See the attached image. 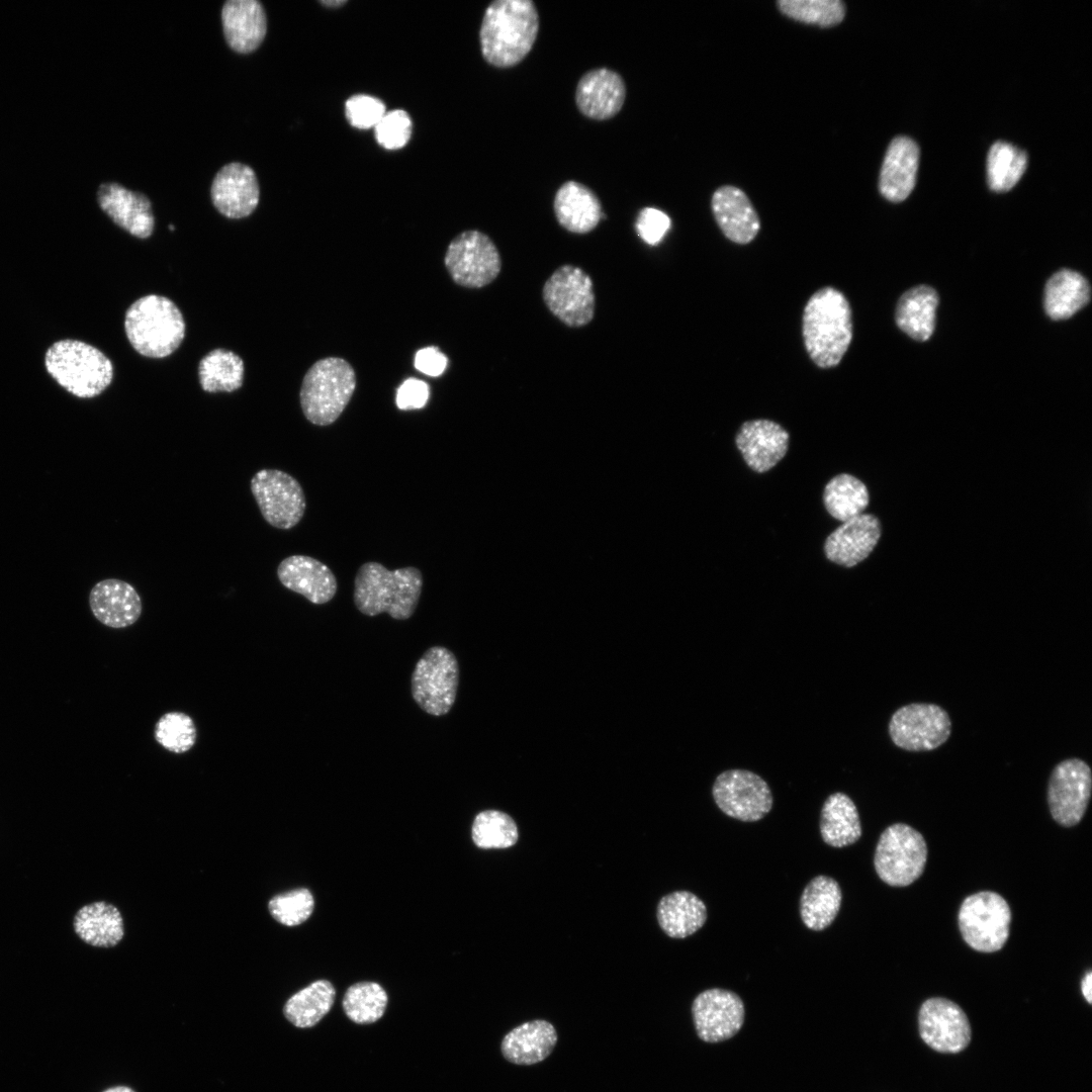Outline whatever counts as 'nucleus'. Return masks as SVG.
<instances>
[{
    "label": "nucleus",
    "mask_w": 1092,
    "mask_h": 1092,
    "mask_svg": "<svg viewBox=\"0 0 1092 1092\" xmlns=\"http://www.w3.org/2000/svg\"><path fill=\"white\" fill-rule=\"evenodd\" d=\"M539 24V13L531 0L491 2L479 30L484 60L497 68L518 65L532 50Z\"/></svg>",
    "instance_id": "f257e3e1"
},
{
    "label": "nucleus",
    "mask_w": 1092,
    "mask_h": 1092,
    "mask_svg": "<svg viewBox=\"0 0 1092 1092\" xmlns=\"http://www.w3.org/2000/svg\"><path fill=\"white\" fill-rule=\"evenodd\" d=\"M806 351L820 368L837 366L852 339L851 308L842 292L826 286L807 301L802 317Z\"/></svg>",
    "instance_id": "f03ea898"
},
{
    "label": "nucleus",
    "mask_w": 1092,
    "mask_h": 1092,
    "mask_svg": "<svg viewBox=\"0 0 1092 1092\" xmlns=\"http://www.w3.org/2000/svg\"><path fill=\"white\" fill-rule=\"evenodd\" d=\"M423 587V575L414 566L388 570L370 561L358 569L354 581V603L366 616L387 613L396 620H406L415 613Z\"/></svg>",
    "instance_id": "7ed1b4c3"
},
{
    "label": "nucleus",
    "mask_w": 1092,
    "mask_h": 1092,
    "mask_svg": "<svg viewBox=\"0 0 1092 1092\" xmlns=\"http://www.w3.org/2000/svg\"><path fill=\"white\" fill-rule=\"evenodd\" d=\"M43 363L49 375L79 398L101 394L114 375L113 364L102 351L75 339L54 342L44 353Z\"/></svg>",
    "instance_id": "20e7f679"
},
{
    "label": "nucleus",
    "mask_w": 1092,
    "mask_h": 1092,
    "mask_svg": "<svg viewBox=\"0 0 1092 1092\" xmlns=\"http://www.w3.org/2000/svg\"><path fill=\"white\" fill-rule=\"evenodd\" d=\"M124 331L131 347L149 358L173 354L185 337L181 310L169 298L149 294L136 299L126 310Z\"/></svg>",
    "instance_id": "39448f33"
},
{
    "label": "nucleus",
    "mask_w": 1092,
    "mask_h": 1092,
    "mask_svg": "<svg viewBox=\"0 0 1092 1092\" xmlns=\"http://www.w3.org/2000/svg\"><path fill=\"white\" fill-rule=\"evenodd\" d=\"M356 373L343 358L327 357L306 371L299 400L305 419L316 426H329L346 408L356 389Z\"/></svg>",
    "instance_id": "423d86ee"
},
{
    "label": "nucleus",
    "mask_w": 1092,
    "mask_h": 1092,
    "mask_svg": "<svg viewBox=\"0 0 1092 1092\" xmlns=\"http://www.w3.org/2000/svg\"><path fill=\"white\" fill-rule=\"evenodd\" d=\"M927 844L922 834L905 823L888 826L880 835L874 866L879 878L892 887H906L923 873Z\"/></svg>",
    "instance_id": "0eeeda50"
},
{
    "label": "nucleus",
    "mask_w": 1092,
    "mask_h": 1092,
    "mask_svg": "<svg viewBox=\"0 0 1092 1092\" xmlns=\"http://www.w3.org/2000/svg\"><path fill=\"white\" fill-rule=\"evenodd\" d=\"M1011 910L998 893L982 891L968 896L958 913L965 942L980 952L1000 950L1009 937Z\"/></svg>",
    "instance_id": "6e6552de"
},
{
    "label": "nucleus",
    "mask_w": 1092,
    "mask_h": 1092,
    "mask_svg": "<svg viewBox=\"0 0 1092 1092\" xmlns=\"http://www.w3.org/2000/svg\"><path fill=\"white\" fill-rule=\"evenodd\" d=\"M458 684L459 666L453 652L433 646L423 654L413 671V698L426 713L442 716L453 707Z\"/></svg>",
    "instance_id": "1a4fd4ad"
},
{
    "label": "nucleus",
    "mask_w": 1092,
    "mask_h": 1092,
    "mask_svg": "<svg viewBox=\"0 0 1092 1092\" xmlns=\"http://www.w3.org/2000/svg\"><path fill=\"white\" fill-rule=\"evenodd\" d=\"M444 264L451 279L465 288L484 287L502 270L497 247L487 235L476 230L465 231L450 242Z\"/></svg>",
    "instance_id": "9d476101"
},
{
    "label": "nucleus",
    "mask_w": 1092,
    "mask_h": 1092,
    "mask_svg": "<svg viewBox=\"0 0 1092 1092\" xmlns=\"http://www.w3.org/2000/svg\"><path fill=\"white\" fill-rule=\"evenodd\" d=\"M542 296L549 311L570 328L586 326L595 316L593 280L577 266L558 267L545 281Z\"/></svg>",
    "instance_id": "9b49d317"
},
{
    "label": "nucleus",
    "mask_w": 1092,
    "mask_h": 1092,
    "mask_svg": "<svg viewBox=\"0 0 1092 1092\" xmlns=\"http://www.w3.org/2000/svg\"><path fill=\"white\" fill-rule=\"evenodd\" d=\"M250 488L261 515L272 527L288 530L303 518L305 494L298 480L289 473L261 469L251 478Z\"/></svg>",
    "instance_id": "f8f14e48"
},
{
    "label": "nucleus",
    "mask_w": 1092,
    "mask_h": 1092,
    "mask_svg": "<svg viewBox=\"0 0 1092 1092\" xmlns=\"http://www.w3.org/2000/svg\"><path fill=\"white\" fill-rule=\"evenodd\" d=\"M947 712L936 704L912 703L894 712L889 722L893 743L908 751H928L941 746L950 736Z\"/></svg>",
    "instance_id": "ddd939ff"
},
{
    "label": "nucleus",
    "mask_w": 1092,
    "mask_h": 1092,
    "mask_svg": "<svg viewBox=\"0 0 1092 1092\" xmlns=\"http://www.w3.org/2000/svg\"><path fill=\"white\" fill-rule=\"evenodd\" d=\"M712 795L724 814L744 822L762 819L774 803L766 782L746 769L734 768L721 772L714 782Z\"/></svg>",
    "instance_id": "4468645a"
},
{
    "label": "nucleus",
    "mask_w": 1092,
    "mask_h": 1092,
    "mask_svg": "<svg viewBox=\"0 0 1092 1092\" xmlns=\"http://www.w3.org/2000/svg\"><path fill=\"white\" fill-rule=\"evenodd\" d=\"M1091 769L1080 758L1058 763L1048 786V804L1053 819L1064 827L1077 825L1083 818L1091 796Z\"/></svg>",
    "instance_id": "2eb2a0df"
},
{
    "label": "nucleus",
    "mask_w": 1092,
    "mask_h": 1092,
    "mask_svg": "<svg viewBox=\"0 0 1092 1092\" xmlns=\"http://www.w3.org/2000/svg\"><path fill=\"white\" fill-rule=\"evenodd\" d=\"M698 1036L706 1042H720L734 1036L745 1017L741 998L730 990L712 988L700 993L692 1005Z\"/></svg>",
    "instance_id": "dca6fc26"
},
{
    "label": "nucleus",
    "mask_w": 1092,
    "mask_h": 1092,
    "mask_svg": "<svg viewBox=\"0 0 1092 1092\" xmlns=\"http://www.w3.org/2000/svg\"><path fill=\"white\" fill-rule=\"evenodd\" d=\"M918 1026L923 1041L940 1053L963 1051L972 1036L966 1013L946 998L933 997L924 1001L918 1014Z\"/></svg>",
    "instance_id": "f3484780"
},
{
    "label": "nucleus",
    "mask_w": 1092,
    "mask_h": 1092,
    "mask_svg": "<svg viewBox=\"0 0 1092 1092\" xmlns=\"http://www.w3.org/2000/svg\"><path fill=\"white\" fill-rule=\"evenodd\" d=\"M210 197L213 206L223 216L235 219L249 216L260 200L256 173L240 162L224 165L212 180Z\"/></svg>",
    "instance_id": "a211bd4d"
},
{
    "label": "nucleus",
    "mask_w": 1092,
    "mask_h": 1092,
    "mask_svg": "<svg viewBox=\"0 0 1092 1092\" xmlns=\"http://www.w3.org/2000/svg\"><path fill=\"white\" fill-rule=\"evenodd\" d=\"M97 202L115 224L131 236L148 239L153 234L152 203L144 193L126 189L116 182H105L97 190Z\"/></svg>",
    "instance_id": "6ab92c4d"
},
{
    "label": "nucleus",
    "mask_w": 1092,
    "mask_h": 1092,
    "mask_svg": "<svg viewBox=\"0 0 1092 1092\" xmlns=\"http://www.w3.org/2000/svg\"><path fill=\"white\" fill-rule=\"evenodd\" d=\"M789 440L790 435L785 428L762 419L744 422L735 437L745 463L758 473L768 471L785 457Z\"/></svg>",
    "instance_id": "aec40b11"
},
{
    "label": "nucleus",
    "mask_w": 1092,
    "mask_h": 1092,
    "mask_svg": "<svg viewBox=\"0 0 1092 1092\" xmlns=\"http://www.w3.org/2000/svg\"><path fill=\"white\" fill-rule=\"evenodd\" d=\"M881 534L879 519L872 514H860L843 522L829 534L824 543V553L835 564L855 566L873 552Z\"/></svg>",
    "instance_id": "412c9836"
},
{
    "label": "nucleus",
    "mask_w": 1092,
    "mask_h": 1092,
    "mask_svg": "<svg viewBox=\"0 0 1092 1092\" xmlns=\"http://www.w3.org/2000/svg\"><path fill=\"white\" fill-rule=\"evenodd\" d=\"M626 86L623 78L608 68L586 72L575 89L578 110L586 117L606 120L614 117L623 107Z\"/></svg>",
    "instance_id": "4be33fe9"
},
{
    "label": "nucleus",
    "mask_w": 1092,
    "mask_h": 1092,
    "mask_svg": "<svg viewBox=\"0 0 1092 1092\" xmlns=\"http://www.w3.org/2000/svg\"><path fill=\"white\" fill-rule=\"evenodd\" d=\"M89 606L100 623L113 629L133 625L143 611L136 589L130 583L117 578L96 582L89 594Z\"/></svg>",
    "instance_id": "5701e85b"
},
{
    "label": "nucleus",
    "mask_w": 1092,
    "mask_h": 1092,
    "mask_svg": "<svg viewBox=\"0 0 1092 1092\" xmlns=\"http://www.w3.org/2000/svg\"><path fill=\"white\" fill-rule=\"evenodd\" d=\"M277 576L286 588L316 605L330 602L338 589L333 571L320 560L306 555L284 558L277 567Z\"/></svg>",
    "instance_id": "b1692460"
},
{
    "label": "nucleus",
    "mask_w": 1092,
    "mask_h": 1092,
    "mask_svg": "<svg viewBox=\"0 0 1092 1092\" xmlns=\"http://www.w3.org/2000/svg\"><path fill=\"white\" fill-rule=\"evenodd\" d=\"M712 211L724 236L733 243H750L759 232V217L747 197L732 185L719 187L711 200Z\"/></svg>",
    "instance_id": "393cba45"
},
{
    "label": "nucleus",
    "mask_w": 1092,
    "mask_h": 1092,
    "mask_svg": "<svg viewBox=\"0 0 1092 1092\" xmlns=\"http://www.w3.org/2000/svg\"><path fill=\"white\" fill-rule=\"evenodd\" d=\"M221 23L226 43L239 54L256 51L267 32V16L257 0H228L221 8Z\"/></svg>",
    "instance_id": "a878e982"
},
{
    "label": "nucleus",
    "mask_w": 1092,
    "mask_h": 1092,
    "mask_svg": "<svg viewBox=\"0 0 1092 1092\" xmlns=\"http://www.w3.org/2000/svg\"><path fill=\"white\" fill-rule=\"evenodd\" d=\"M919 163V148L907 136H896L889 145L879 178L880 193L889 201L901 202L912 192Z\"/></svg>",
    "instance_id": "bb28decb"
},
{
    "label": "nucleus",
    "mask_w": 1092,
    "mask_h": 1092,
    "mask_svg": "<svg viewBox=\"0 0 1092 1092\" xmlns=\"http://www.w3.org/2000/svg\"><path fill=\"white\" fill-rule=\"evenodd\" d=\"M553 209L558 223L578 235L595 230L603 216L602 205L595 192L572 180L563 183L557 190Z\"/></svg>",
    "instance_id": "cd10ccee"
},
{
    "label": "nucleus",
    "mask_w": 1092,
    "mask_h": 1092,
    "mask_svg": "<svg viewBox=\"0 0 1092 1092\" xmlns=\"http://www.w3.org/2000/svg\"><path fill=\"white\" fill-rule=\"evenodd\" d=\"M557 1041L554 1026L542 1019L522 1023L508 1032L500 1044L505 1059L517 1065H534L545 1060Z\"/></svg>",
    "instance_id": "c85d7f7f"
},
{
    "label": "nucleus",
    "mask_w": 1092,
    "mask_h": 1092,
    "mask_svg": "<svg viewBox=\"0 0 1092 1092\" xmlns=\"http://www.w3.org/2000/svg\"><path fill=\"white\" fill-rule=\"evenodd\" d=\"M76 934L92 946L112 947L124 935L123 919L119 910L105 901L87 904L80 908L73 921Z\"/></svg>",
    "instance_id": "c756f323"
},
{
    "label": "nucleus",
    "mask_w": 1092,
    "mask_h": 1092,
    "mask_svg": "<svg viewBox=\"0 0 1092 1092\" xmlns=\"http://www.w3.org/2000/svg\"><path fill=\"white\" fill-rule=\"evenodd\" d=\"M657 920L662 930L672 938H685L697 932L707 920V907L695 894L675 891L665 895L657 905Z\"/></svg>",
    "instance_id": "7c9ffc66"
},
{
    "label": "nucleus",
    "mask_w": 1092,
    "mask_h": 1092,
    "mask_svg": "<svg viewBox=\"0 0 1092 1092\" xmlns=\"http://www.w3.org/2000/svg\"><path fill=\"white\" fill-rule=\"evenodd\" d=\"M819 827L823 841L832 847L851 845L861 836L857 808L853 801L841 792L833 793L825 800Z\"/></svg>",
    "instance_id": "2f4dec72"
},
{
    "label": "nucleus",
    "mask_w": 1092,
    "mask_h": 1092,
    "mask_svg": "<svg viewBox=\"0 0 1092 1092\" xmlns=\"http://www.w3.org/2000/svg\"><path fill=\"white\" fill-rule=\"evenodd\" d=\"M841 902L842 893L836 880L824 875L813 878L800 898L803 923L811 930H824L836 918Z\"/></svg>",
    "instance_id": "473e14b6"
},
{
    "label": "nucleus",
    "mask_w": 1092,
    "mask_h": 1092,
    "mask_svg": "<svg viewBox=\"0 0 1092 1092\" xmlns=\"http://www.w3.org/2000/svg\"><path fill=\"white\" fill-rule=\"evenodd\" d=\"M936 291L926 285L909 289L900 297L896 308L897 326L917 341L928 340L934 330Z\"/></svg>",
    "instance_id": "72a5a7b5"
},
{
    "label": "nucleus",
    "mask_w": 1092,
    "mask_h": 1092,
    "mask_svg": "<svg viewBox=\"0 0 1092 1092\" xmlns=\"http://www.w3.org/2000/svg\"><path fill=\"white\" fill-rule=\"evenodd\" d=\"M1090 299V287L1079 273L1063 269L1055 273L1044 289V308L1056 321L1066 320L1084 307Z\"/></svg>",
    "instance_id": "f704fd0d"
},
{
    "label": "nucleus",
    "mask_w": 1092,
    "mask_h": 1092,
    "mask_svg": "<svg viewBox=\"0 0 1092 1092\" xmlns=\"http://www.w3.org/2000/svg\"><path fill=\"white\" fill-rule=\"evenodd\" d=\"M335 997L336 990L330 981H314L286 1001L284 1016L296 1027H312L331 1010Z\"/></svg>",
    "instance_id": "c9c22d12"
},
{
    "label": "nucleus",
    "mask_w": 1092,
    "mask_h": 1092,
    "mask_svg": "<svg viewBox=\"0 0 1092 1092\" xmlns=\"http://www.w3.org/2000/svg\"><path fill=\"white\" fill-rule=\"evenodd\" d=\"M244 362L239 355L225 349H214L198 365L202 390L209 393L233 392L244 382Z\"/></svg>",
    "instance_id": "e433bc0d"
},
{
    "label": "nucleus",
    "mask_w": 1092,
    "mask_h": 1092,
    "mask_svg": "<svg viewBox=\"0 0 1092 1092\" xmlns=\"http://www.w3.org/2000/svg\"><path fill=\"white\" fill-rule=\"evenodd\" d=\"M869 502L870 495L866 484L847 473L832 477L825 485L823 492L826 511L841 523L863 514Z\"/></svg>",
    "instance_id": "4c0bfd02"
},
{
    "label": "nucleus",
    "mask_w": 1092,
    "mask_h": 1092,
    "mask_svg": "<svg viewBox=\"0 0 1092 1092\" xmlns=\"http://www.w3.org/2000/svg\"><path fill=\"white\" fill-rule=\"evenodd\" d=\"M1027 167V155L1019 148L996 142L987 157V182L993 191H1008L1020 180Z\"/></svg>",
    "instance_id": "58836bf2"
},
{
    "label": "nucleus",
    "mask_w": 1092,
    "mask_h": 1092,
    "mask_svg": "<svg viewBox=\"0 0 1092 1092\" xmlns=\"http://www.w3.org/2000/svg\"><path fill=\"white\" fill-rule=\"evenodd\" d=\"M387 1001V994L379 984L359 982L347 989L343 998V1009L352 1021L370 1024L383 1016Z\"/></svg>",
    "instance_id": "ea45409f"
},
{
    "label": "nucleus",
    "mask_w": 1092,
    "mask_h": 1092,
    "mask_svg": "<svg viewBox=\"0 0 1092 1092\" xmlns=\"http://www.w3.org/2000/svg\"><path fill=\"white\" fill-rule=\"evenodd\" d=\"M471 837L480 848H507L519 838L516 822L498 810H485L476 815L472 823Z\"/></svg>",
    "instance_id": "a19ab883"
},
{
    "label": "nucleus",
    "mask_w": 1092,
    "mask_h": 1092,
    "mask_svg": "<svg viewBox=\"0 0 1092 1092\" xmlns=\"http://www.w3.org/2000/svg\"><path fill=\"white\" fill-rule=\"evenodd\" d=\"M777 4L788 17L821 27L834 26L845 15L844 3L840 0H780Z\"/></svg>",
    "instance_id": "79ce46f5"
},
{
    "label": "nucleus",
    "mask_w": 1092,
    "mask_h": 1092,
    "mask_svg": "<svg viewBox=\"0 0 1092 1092\" xmlns=\"http://www.w3.org/2000/svg\"><path fill=\"white\" fill-rule=\"evenodd\" d=\"M154 737L166 750L182 754L195 745L197 730L193 719L188 714L172 711L159 718L155 724Z\"/></svg>",
    "instance_id": "37998d69"
},
{
    "label": "nucleus",
    "mask_w": 1092,
    "mask_h": 1092,
    "mask_svg": "<svg viewBox=\"0 0 1092 1092\" xmlns=\"http://www.w3.org/2000/svg\"><path fill=\"white\" fill-rule=\"evenodd\" d=\"M313 907V896L305 888L278 894L268 902L271 916L285 926H296L307 920Z\"/></svg>",
    "instance_id": "c03bdc74"
},
{
    "label": "nucleus",
    "mask_w": 1092,
    "mask_h": 1092,
    "mask_svg": "<svg viewBox=\"0 0 1092 1092\" xmlns=\"http://www.w3.org/2000/svg\"><path fill=\"white\" fill-rule=\"evenodd\" d=\"M412 120L404 110L395 109L382 116L374 126L378 144L387 150H397L406 145L412 135Z\"/></svg>",
    "instance_id": "a18cd8bd"
},
{
    "label": "nucleus",
    "mask_w": 1092,
    "mask_h": 1092,
    "mask_svg": "<svg viewBox=\"0 0 1092 1092\" xmlns=\"http://www.w3.org/2000/svg\"><path fill=\"white\" fill-rule=\"evenodd\" d=\"M385 112L383 102L370 95H354L346 102L347 119L357 128L374 127Z\"/></svg>",
    "instance_id": "49530a36"
},
{
    "label": "nucleus",
    "mask_w": 1092,
    "mask_h": 1092,
    "mask_svg": "<svg viewBox=\"0 0 1092 1092\" xmlns=\"http://www.w3.org/2000/svg\"><path fill=\"white\" fill-rule=\"evenodd\" d=\"M670 224V218L665 212L653 207H644L638 213L635 229L643 242L655 246L662 241Z\"/></svg>",
    "instance_id": "de8ad7c7"
},
{
    "label": "nucleus",
    "mask_w": 1092,
    "mask_h": 1092,
    "mask_svg": "<svg viewBox=\"0 0 1092 1092\" xmlns=\"http://www.w3.org/2000/svg\"><path fill=\"white\" fill-rule=\"evenodd\" d=\"M429 394L428 383L417 378H408L398 387L395 402L399 410H417L426 405Z\"/></svg>",
    "instance_id": "09e8293b"
},
{
    "label": "nucleus",
    "mask_w": 1092,
    "mask_h": 1092,
    "mask_svg": "<svg viewBox=\"0 0 1092 1092\" xmlns=\"http://www.w3.org/2000/svg\"><path fill=\"white\" fill-rule=\"evenodd\" d=\"M447 366V357L438 347H426L419 350L415 357V367L429 376L441 375Z\"/></svg>",
    "instance_id": "8fccbe9b"
},
{
    "label": "nucleus",
    "mask_w": 1092,
    "mask_h": 1092,
    "mask_svg": "<svg viewBox=\"0 0 1092 1092\" xmlns=\"http://www.w3.org/2000/svg\"><path fill=\"white\" fill-rule=\"evenodd\" d=\"M1081 991L1084 998L1089 1004L1092 1002V972L1089 970L1085 973L1081 981Z\"/></svg>",
    "instance_id": "3c124183"
},
{
    "label": "nucleus",
    "mask_w": 1092,
    "mask_h": 1092,
    "mask_svg": "<svg viewBox=\"0 0 1092 1092\" xmlns=\"http://www.w3.org/2000/svg\"><path fill=\"white\" fill-rule=\"evenodd\" d=\"M103 1092H134V1091L131 1088L126 1087V1086H116V1087L109 1088V1089H107V1090H105Z\"/></svg>",
    "instance_id": "603ef678"
},
{
    "label": "nucleus",
    "mask_w": 1092,
    "mask_h": 1092,
    "mask_svg": "<svg viewBox=\"0 0 1092 1092\" xmlns=\"http://www.w3.org/2000/svg\"><path fill=\"white\" fill-rule=\"evenodd\" d=\"M345 2H346V1H342V0H340V1H339V0H333V1H332V0H330V1H322V3H323L324 5H326V6H328V7H337V6H341V5H343V4L345 3Z\"/></svg>",
    "instance_id": "864d4df0"
}]
</instances>
